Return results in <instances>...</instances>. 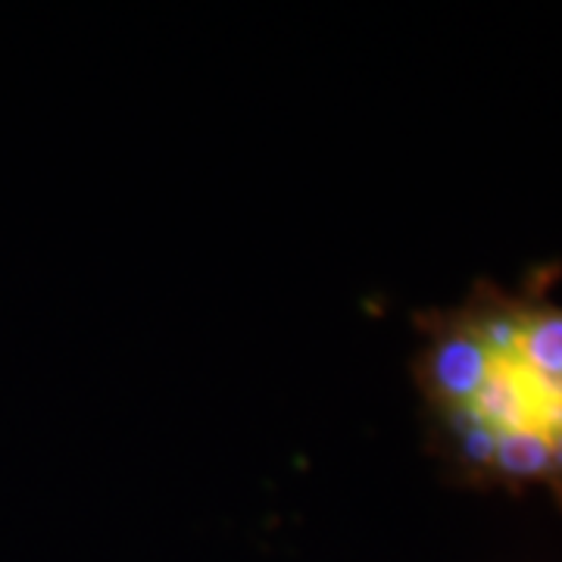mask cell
<instances>
[{
  "label": "cell",
  "instance_id": "obj_1",
  "mask_svg": "<svg viewBox=\"0 0 562 562\" xmlns=\"http://www.w3.org/2000/svg\"><path fill=\"white\" fill-rule=\"evenodd\" d=\"M557 269L482 279L416 316L413 384L425 438L462 487L562 506V294Z\"/></svg>",
  "mask_w": 562,
  "mask_h": 562
}]
</instances>
